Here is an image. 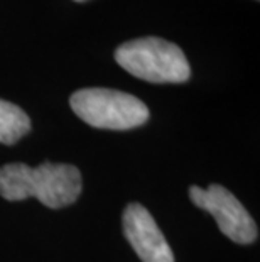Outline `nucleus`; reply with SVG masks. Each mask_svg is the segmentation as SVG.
Here are the masks:
<instances>
[{
  "instance_id": "obj_1",
  "label": "nucleus",
  "mask_w": 260,
  "mask_h": 262,
  "mask_svg": "<svg viewBox=\"0 0 260 262\" xmlns=\"http://www.w3.org/2000/svg\"><path fill=\"white\" fill-rule=\"evenodd\" d=\"M81 172L73 164L42 163L31 168L22 163L0 168V194L9 202L36 198L49 208H63L78 200Z\"/></svg>"
},
{
  "instance_id": "obj_7",
  "label": "nucleus",
  "mask_w": 260,
  "mask_h": 262,
  "mask_svg": "<svg viewBox=\"0 0 260 262\" xmlns=\"http://www.w3.org/2000/svg\"><path fill=\"white\" fill-rule=\"evenodd\" d=\"M75 2H86V0H75Z\"/></svg>"
},
{
  "instance_id": "obj_5",
  "label": "nucleus",
  "mask_w": 260,
  "mask_h": 262,
  "mask_svg": "<svg viewBox=\"0 0 260 262\" xmlns=\"http://www.w3.org/2000/svg\"><path fill=\"white\" fill-rule=\"evenodd\" d=\"M127 241L142 262H174L173 249L169 247L156 220L139 203H130L122 216Z\"/></svg>"
},
{
  "instance_id": "obj_3",
  "label": "nucleus",
  "mask_w": 260,
  "mask_h": 262,
  "mask_svg": "<svg viewBox=\"0 0 260 262\" xmlns=\"http://www.w3.org/2000/svg\"><path fill=\"white\" fill-rule=\"evenodd\" d=\"M73 112L88 125L108 130H130L149 120L146 103L112 88H83L71 95Z\"/></svg>"
},
{
  "instance_id": "obj_2",
  "label": "nucleus",
  "mask_w": 260,
  "mask_h": 262,
  "mask_svg": "<svg viewBox=\"0 0 260 262\" xmlns=\"http://www.w3.org/2000/svg\"><path fill=\"white\" fill-rule=\"evenodd\" d=\"M115 61L127 73L149 83H184L191 76L181 48L160 37L124 42L115 51Z\"/></svg>"
},
{
  "instance_id": "obj_6",
  "label": "nucleus",
  "mask_w": 260,
  "mask_h": 262,
  "mask_svg": "<svg viewBox=\"0 0 260 262\" xmlns=\"http://www.w3.org/2000/svg\"><path fill=\"white\" fill-rule=\"evenodd\" d=\"M31 130V119L17 105L0 98V144H15Z\"/></svg>"
},
{
  "instance_id": "obj_4",
  "label": "nucleus",
  "mask_w": 260,
  "mask_h": 262,
  "mask_svg": "<svg viewBox=\"0 0 260 262\" xmlns=\"http://www.w3.org/2000/svg\"><path fill=\"white\" fill-rule=\"evenodd\" d=\"M190 198L198 208L211 213L223 235L233 242L252 244L257 241L258 230L255 222L226 188L220 185H209L208 188L191 186Z\"/></svg>"
}]
</instances>
